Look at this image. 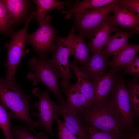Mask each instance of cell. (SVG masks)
I'll return each instance as SVG.
<instances>
[{"instance_id": "obj_22", "label": "cell", "mask_w": 139, "mask_h": 139, "mask_svg": "<svg viewBox=\"0 0 139 139\" xmlns=\"http://www.w3.org/2000/svg\"><path fill=\"white\" fill-rule=\"evenodd\" d=\"M115 0H77L73 6L68 11H64L61 13L66 15L65 19H70L72 17L87 10L103 7L114 2Z\"/></svg>"}, {"instance_id": "obj_31", "label": "cell", "mask_w": 139, "mask_h": 139, "mask_svg": "<svg viewBox=\"0 0 139 139\" xmlns=\"http://www.w3.org/2000/svg\"><path fill=\"white\" fill-rule=\"evenodd\" d=\"M134 139H139V134H137L136 135L134 136Z\"/></svg>"}, {"instance_id": "obj_8", "label": "cell", "mask_w": 139, "mask_h": 139, "mask_svg": "<svg viewBox=\"0 0 139 139\" xmlns=\"http://www.w3.org/2000/svg\"><path fill=\"white\" fill-rule=\"evenodd\" d=\"M52 17L47 15L33 33L27 34V43L31 45L40 57H47V53H53L56 46L55 40L57 32L51 24Z\"/></svg>"}, {"instance_id": "obj_29", "label": "cell", "mask_w": 139, "mask_h": 139, "mask_svg": "<svg viewBox=\"0 0 139 139\" xmlns=\"http://www.w3.org/2000/svg\"><path fill=\"white\" fill-rule=\"evenodd\" d=\"M124 74H129L134 76L135 79L139 76V57L135 56L133 60L125 66Z\"/></svg>"}, {"instance_id": "obj_25", "label": "cell", "mask_w": 139, "mask_h": 139, "mask_svg": "<svg viewBox=\"0 0 139 139\" xmlns=\"http://www.w3.org/2000/svg\"><path fill=\"white\" fill-rule=\"evenodd\" d=\"M129 95L133 116L139 115V85L135 79L129 85Z\"/></svg>"}, {"instance_id": "obj_32", "label": "cell", "mask_w": 139, "mask_h": 139, "mask_svg": "<svg viewBox=\"0 0 139 139\" xmlns=\"http://www.w3.org/2000/svg\"><path fill=\"white\" fill-rule=\"evenodd\" d=\"M128 139H134V136L130 137Z\"/></svg>"}, {"instance_id": "obj_27", "label": "cell", "mask_w": 139, "mask_h": 139, "mask_svg": "<svg viewBox=\"0 0 139 139\" xmlns=\"http://www.w3.org/2000/svg\"><path fill=\"white\" fill-rule=\"evenodd\" d=\"M82 125L88 133L89 139H121L124 138L115 134L95 128L87 124Z\"/></svg>"}, {"instance_id": "obj_10", "label": "cell", "mask_w": 139, "mask_h": 139, "mask_svg": "<svg viewBox=\"0 0 139 139\" xmlns=\"http://www.w3.org/2000/svg\"><path fill=\"white\" fill-rule=\"evenodd\" d=\"M113 24L110 16L105 21L92 35L88 45L89 52L93 54L101 53L111 34L117 29Z\"/></svg>"}, {"instance_id": "obj_19", "label": "cell", "mask_w": 139, "mask_h": 139, "mask_svg": "<svg viewBox=\"0 0 139 139\" xmlns=\"http://www.w3.org/2000/svg\"><path fill=\"white\" fill-rule=\"evenodd\" d=\"M139 50L138 44L128 43L114 55L111 60L109 61L111 69L116 71L121 69L133 60Z\"/></svg>"}, {"instance_id": "obj_1", "label": "cell", "mask_w": 139, "mask_h": 139, "mask_svg": "<svg viewBox=\"0 0 139 139\" xmlns=\"http://www.w3.org/2000/svg\"><path fill=\"white\" fill-rule=\"evenodd\" d=\"M30 98L26 91L15 83L5 82L0 78V103L11 111L12 119L24 121L30 131L35 133L36 121H34L30 114L32 107Z\"/></svg>"}, {"instance_id": "obj_26", "label": "cell", "mask_w": 139, "mask_h": 139, "mask_svg": "<svg viewBox=\"0 0 139 139\" xmlns=\"http://www.w3.org/2000/svg\"><path fill=\"white\" fill-rule=\"evenodd\" d=\"M12 114L0 103V127L4 133L5 139H13L11 131V120Z\"/></svg>"}, {"instance_id": "obj_5", "label": "cell", "mask_w": 139, "mask_h": 139, "mask_svg": "<svg viewBox=\"0 0 139 139\" xmlns=\"http://www.w3.org/2000/svg\"><path fill=\"white\" fill-rule=\"evenodd\" d=\"M112 92L110 101L106 102L107 107L122 128L130 129L133 126V116L128 89L122 80L116 81Z\"/></svg>"}, {"instance_id": "obj_18", "label": "cell", "mask_w": 139, "mask_h": 139, "mask_svg": "<svg viewBox=\"0 0 139 139\" xmlns=\"http://www.w3.org/2000/svg\"><path fill=\"white\" fill-rule=\"evenodd\" d=\"M3 1L15 25L23 22H26L31 15L29 14L30 8L29 1Z\"/></svg>"}, {"instance_id": "obj_30", "label": "cell", "mask_w": 139, "mask_h": 139, "mask_svg": "<svg viewBox=\"0 0 139 139\" xmlns=\"http://www.w3.org/2000/svg\"><path fill=\"white\" fill-rule=\"evenodd\" d=\"M121 6L132 12L139 14V0H117Z\"/></svg>"}, {"instance_id": "obj_15", "label": "cell", "mask_w": 139, "mask_h": 139, "mask_svg": "<svg viewBox=\"0 0 139 139\" xmlns=\"http://www.w3.org/2000/svg\"><path fill=\"white\" fill-rule=\"evenodd\" d=\"M62 92L66 97L65 107L77 113L89 107L88 101L80 91L76 83L69 84L63 87Z\"/></svg>"}, {"instance_id": "obj_14", "label": "cell", "mask_w": 139, "mask_h": 139, "mask_svg": "<svg viewBox=\"0 0 139 139\" xmlns=\"http://www.w3.org/2000/svg\"><path fill=\"white\" fill-rule=\"evenodd\" d=\"M116 71L111 69L103 76L93 82L95 89V99L92 106L101 105L106 102L107 97L113 91L116 84V81L115 75Z\"/></svg>"}, {"instance_id": "obj_17", "label": "cell", "mask_w": 139, "mask_h": 139, "mask_svg": "<svg viewBox=\"0 0 139 139\" xmlns=\"http://www.w3.org/2000/svg\"><path fill=\"white\" fill-rule=\"evenodd\" d=\"M60 115L64 119L65 126L79 139H89L88 133L82 124L77 113L62 106Z\"/></svg>"}, {"instance_id": "obj_7", "label": "cell", "mask_w": 139, "mask_h": 139, "mask_svg": "<svg viewBox=\"0 0 139 139\" xmlns=\"http://www.w3.org/2000/svg\"><path fill=\"white\" fill-rule=\"evenodd\" d=\"M49 92L46 89L42 91L36 88L33 90L32 93L39 98L38 101L34 104L38 111L37 127L42 128L53 137L55 133L52 129L53 121L56 116L59 117L60 115L61 106L51 100Z\"/></svg>"}, {"instance_id": "obj_6", "label": "cell", "mask_w": 139, "mask_h": 139, "mask_svg": "<svg viewBox=\"0 0 139 139\" xmlns=\"http://www.w3.org/2000/svg\"><path fill=\"white\" fill-rule=\"evenodd\" d=\"M117 0L105 6L89 9L74 16L76 30L83 37L90 39L101 24L110 16Z\"/></svg>"}, {"instance_id": "obj_16", "label": "cell", "mask_w": 139, "mask_h": 139, "mask_svg": "<svg viewBox=\"0 0 139 139\" xmlns=\"http://www.w3.org/2000/svg\"><path fill=\"white\" fill-rule=\"evenodd\" d=\"M115 31V34L110 36L101 52L104 57L108 59L125 46L132 35L139 33V32L125 31L120 29H117Z\"/></svg>"}, {"instance_id": "obj_28", "label": "cell", "mask_w": 139, "mask_h": 139, "mask_svg": "<svg viewBox=\"0 0 139 139\" xmlns=\"http://www.w3.org/2000/svg\"><path fill=\"white\" fill-rule=\"evenodd\" d=\"M54 119L58 125V131L57 135L58 139H79L67 128L64 122L60 120L58 117L56 116Z\"/></svg>"}, {"instance_id": "obj_23", "label": "cell", "mask_w": 139, "mask_h": 139, "mask_svg": "<svg viewBox=\"0 0 139 139\" xmlns=\"http://www.w3.org/2000/svg\"><path fill=\"white\" fill-rule=\"evenodd\" d=\"M15 25L3 1L0 0V33L11 36Z\"/></svg>"}, {"instance_id": "obj_2", "label": "cell", "mask_w": 139, "mask_h": 139, "mask_svg": "<svg viewBox=\"0 0 139 139\" xmlns=\"http://www.w3.org/2000/svg\"><path fill=\"white\" fill-rule=\"evenodd\" d=\"M31 71L27 77L34 85L40 82L45 85L55 95L60 105L64 106L65 101L60 93L59 80L60 73L52 63L47 57H33L28 61Z\"/></svg>"}, {"instance_id": "obj_24", "label": "cell", "mask_w": 139, "mask_h": 139, "mask_svg": "<svg viewBox=\"0 0 139 139\" xmlns=\"http://www.w3.org/2000/svg\"><path fill=\"white\" fill-rule=\"evenodd\" d=\"M28 126L18 127L11 126V131L12 137L14 139H49V138L42 132H40L37 136L32 134Z\"/></svg>"}, {"instance_id": "obj_3", "label": "cell", "mask_w": 139, "mask_h": 139, "mask_svg": "<svg viewBox=\"0 0 139 139\" xmlns=\"http://www.w3.org/2000/svg\"><path fill=\"white\" fill-rule=\"evenodd\" d=\"M77 114L82 124H87L97 129L124 138L125 137L124 129L110 111L106 102L101 105L86 108Z\"/></svg>"}, {"instance_id": "obj_9", "label": "cell", "mask_w": 139, "mask_h": 139, "mask_svg": "<svg viewBox=\"0 0 139 139\" xmlns=\"http://www.w3.org/2000/svg\"><path fill=\"white\" fill-rule=\"evenodd\" d=\"M75 31L73 26L67 37L57 36L56 38L57 44L51 61L60 73L62 79L60 84L62 87L68 84L70 80L73 77L70 70L68 59L71 45Z\"/></svg>"}, {"instance_id": "obj_13", "label": "cell", "mask_w": 139, "mask_h": 139, "mask_svg": "<svg viewBox=\"0 0 139 139\" xmlns=\"http://www.w3.org/2000/svg\"><path fill=\"white\" fill-rule=\"evenodd\" d=\"M70 68L73 70L77 79L76 83L81 92L85 97L89 107L94 104L95 99V91L94 82L89 79L75 60L69 63ZM88 107V108H89Z\"/></svg>"}, {"instance_id": "obj_4", "label": "cell", "mask_w": 139, "mask_h": 139, "mask_svg": "<svg viewBox=\"0 0 139 139\" xmlns=\"http://www.w3.org/2000/svg\"><path fill=\"white\" fill-rule=\"evenodd\" d=\"M35 11H33L27 21L24 28L11 36V39L6 43L5 47L7 50V62L5 65L7 67L6 74L3 80L9 83H16V73L18 66L21 61L28 53L25 49L27 43V31L29 25L34 18Z\"/></svg>"}, {"instance_id": "obj_12", "label": "cell", "mask_w": 139, "mask_h": 139, "mask_svg": "<svg viewBox=\"0 0 139 139\" xmlns=\"http://www.w3.org/2000/svg\"><path fill=\"white\" fill-rule=\"evenodd\" d=\"M109 61L101 53H96L91 55L85 65L80 67L90 80L94 82L106 74Z\"/></svg>"}, {"instance_id": "obj_21", "label": "cell", "mask_w": 139, "mask_h": 139, "mask_svg": "<svg viewBox=\"0 0 139 139\" xmlns=\"http://www.w3.org/2000/svg\"><path fill=\"white\" fill-rule=\"evenodd\" d=\"M81 34H74L70 46V55L73 56L74 60L82 66L85 65L90 59L88 46Z\"/></svg>"}, {"instance_id": "obj_20", "label": "cell", "mask_w": 139, "mask_h": 139, "mask_svg": "<svg viewBox=\"0 0 139 139\" xmlns=\"http://www.w3.org/2000/svg\"><path fill=\"white\" fill-rule=\"evenodd\" d=\"M36 10L34 18L39 24L44 19L47 14L52 10L56 9L58 10L63 9L67 5L69 9L72 7V3L69 1H62L56 0H34Z\"/></svg>"}, {"instance_id": "obj_11", "label": "cell", "mask_w": 139, "mask_h": 139, "mask_svg": "<svg viewBox=\"0 0 139 139\" xmlns=\"http://www.w3.org/2000/svg\"><path fill=\"white\" fill-rule=\"evenodd\" d=\"M116 3L112 11L113 16H110L114 25L128 29L131 31L139 32V14L132 12Z\"/></svg>"}]
</instances>
